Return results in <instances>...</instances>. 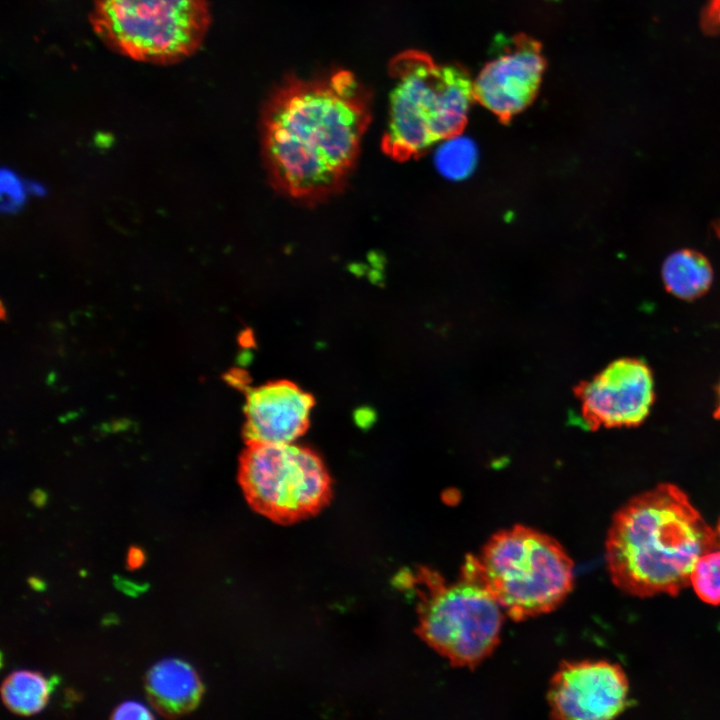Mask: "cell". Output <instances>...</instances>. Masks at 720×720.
Masks as SVG:
<instances>
[{
  "mask_svg": "<svg viewBox=\"0 0 720 720\" xmlns=\"http://www.w3.org/2000/svg\"><path fill=\"white\" fill-rule=\"evenodd\" d=\"M370 122L369 97L348 71L285 81L267 102L262 148L272 184L303 202L342 189Z\"/></svg>",
  "mask_w": 720,
  "mask_h": 720,
  "instance_id": "cell-1",
  "label": "cell"
},
{
  "mask_svg": "<svg viewBox=\"0 0 720 720\" xmlns=\"http://www.w3.org/2000/svg\"><path fill=\"white\" fill-rule=\"evenodd\" d=\"M605 546L612 582L637 597L677 595L690 584L697 560L720 548L716 530L672 484L625 504L612 521Z\"/></svg>",
  "mask_w": 720,
  "mask_h": 720,
  "instance_id": "cell-2",
  "label": "cell"
},
{
  "mask_svg": "<svg viewBox=\"0 0 720 720\" xmlns=\"http://www.w3.org/2000/svg\"><path fill=\"white\" fill-rule=\"evenodd\" d=\"M389 72L385 153L406 159L461 132L474 99L473 81L462 66L438 64L425 52L407 50L392 59Z\"/></svg>",
  "mask_w": 720,
  "mask_h": 720,
  "instance_id": "cell-3",
  "label": "cell"
},
{
  "mask_svg": "<svg viewBox=\"0 0 720 720\" xmlns=\"http://www.w3.org/2000/svg\"><path fill=\"white\" fill-rule=\"evenodd\" d=\"M461 572L480 583L515 621L548 613L573 586L574 566L554 538L515 526L493 535Z\"/></svg>",
  "mask_w": 720,
  "mask_h": 720,
  "instance_id": "cell-4",
  "label": "cell"
},
{
  "mask_svg": "<svg viewBox=\"0 0 720 720\" xmlns=\"http://www.w3.org/2000/svg\"><path fill=\"white\" fill-rule=\"evenodd\" d=\"M399 583L417 592L416 633L450 664L472 668L496 648L503 610L480 583L462 572L447 582L427 567L402 574Z\"/></svg>",
  "mask_w": 720,
  "mask_h": 720,
  "instance_id": "cell-5",
  "label": "cell"
},
{
  "mask_svg": "<svg viewBox=\"0 0 720 720\" xmlns=\"http://www.w3.org/2000/svg\"><path fill=\"white\" fill-rule=\"evenodd\" d=\"M89 21L112 51L171 65L194 55L211 21L207 0H91Z\"/></svg>",
  "mask_w": 720,
  "mask_h": 720,
  "instance_id": "cell-6",
  "label": "cell"
},
{
  "mask_svg": "<svg viewBox=\"0 0 720 720\" xmlns=\"http://www.w3.org/2000/svg\"><path fill=\"white\" fill-rule=\"evenodd\" d=\"M238 481L249 506L282 525L316 515L332 498L331 478L322 459L294 443L246 444Z\"/></svg>",
  "mask_w": 720,
  "mask_h": 720,
  "instance_id": "cell-7",
  "label": "cell"
},
{
  "mask_svg": "<svg viewBox=\"0 0 720 720\" xmlns=\"http://www.w3.org/2000/svg\"><path fill=\"white\" fill-rule=\"evenodd\" d=\"M494 48L496 55L473 81L474 99L509 120L536 97L546 62L540 43L524 34L502 37Z\"/></svg>",
  "mask_w": 720,
  "mask_h": 720,
  "instance_id": "cell-8",
  "label": "cell"
},
{
  "mask_svg": "<svg viewBox=\"0 0 720 720\" xmlns=\"http://www.w3.org/2000/svg\"><path fill=\"white\" fill-rule=\"evenodd\" d=\"M629 683L623 669L607 661L565 662L548 690L552 717L602 720L621 714L629 705Z\"/></svg>",
  "mask_w": 720,
  "mask_h": 720,
  "instance_id": "cell-9",
  "label": "cell"
},
{
  "mask_svg": "<svg viewBox=\"0 0 720 720\" xmlns=\"http://www.w3.org/2000/svg\"><path fill=\"white\" fill-rule=\"evenodd\" d=\"M580 398L584 417L593 426L638 425L654 401L651 370L639 359L616 360L582 387Z\"/></svg>",
  "mask_w": 720,
  "mask_h": 720,
  "instance_id": "cell-10",
  "label": "cell"
},
{
  "mask_svg": "<svg viewBox=\"0 0 720 720\" xmlns=\"http://www.w3.org/2000/svg\"><path fill=\"white\" fill-rule=\"evenodd\" d=\"M313 396L289 380H276L246 392L245 444L293 443L310 424Z\"/></svg>",
  "mask_w": 720,
  "mask_h": 720,
  "instance_id": "cell-11",
  "label": "cell"
},
{
  "mask_svg": "<svg viewBox=\"0 0 720 720\" xmlns=\"http://www.w3.org/2000/svg\"><path fill=\"white\" fill-rule=\"evenodd\" d=\"M145 690L154 709L168 718L185 715L199 704L203 684L188 663L165 659L156 663L145 677Z\"/></svg>",
  "mask_w": 720,
  "mask_h": 720,
  "instance_id": "cell-12",
  "label": "cell"
},
{
  "mask_svg": "<svg viewBox=\"0 0 720 720\" xmlns=\"http://www.w3.org/2000/svg\"><path fill=\"white\" fill-rule=\"evenodd\" d=\"M662 280L666 290L683 300H694L711 287L713 270L700 252L685 248L671 253L664 261Z\"/></svg>",
  "mask_w": 720,
  "mask_h": 720,
  "instance_id": "cell-13",
  "label": "cell"
},
{
  "mask_svg": "<svg viewBox=\"0 0 720 720\" xmlns=\"http://www.w3.org/2000/svg\"><path fill=\"white\" fill-rule=\"evenodd\" d=\"M51 690V681L41 673L20 670L6 677L1 687V695L5 706L11 712L29 716L45 707Z\"/></svg>",
  "mask_w": 720,
  "mask_h": 720,
  "instance_id": "cell-14",
  "label": "cell"
},
{
  "mask_svg": "<svg viewBox=\"0 0 720 720\" xmlns=\"http://www.w3.org/2000/svg\"><path fill=\"white\" fill-rule=\"evenodd\" d=\"M439 141L433 160L440 175L452 181L469 177L478 162V149L473 140L457 133Z\"/></svg>",
  "mask_w": 720,
  "mask_h": 720,
  "instance_id": "cell-15",
  "label": "cell"
},
{
  "mask_svg": "<svg viewBox=\"0 0 720 720\" xmlns=\"http://www.w3.org/2000/svg\"><path fill=\"white\" fill-rule=\"evenodd\" d=\"M690 585L705 603L720 604V548L703 554L697 560L690 575Z\"/></svg>",
  "mask_w": 720,
  "mask_h": 720,
  "instance_id": "cell-16",
  "label": "cell"
},
{
  "mask_svg": "<svg viewBox=\"0 0 720 720\" xmlns=\"http://www.w3.org/2000/svg\"><path fill=\"white\" fill-rule=\"evenodd\" d=\"M26 184L10 169L1 171V208L11 213L17 211L24 204L26 197Z\"/></svg>",
  "mask_w": 720,
  "mask_h": 720,
  "instance_id": "cell-17",
  "label": "cell"
},
{
  "mask_svg": "<svg viewBox=\"0 0 720 720\" xmlns=\"http://www.w3.org/2000/svg\"><path fill=\"white\" fill-rule=\"evenodd\" d=\"M111 719H152L153 715L141 703L126 701L118 705L111 714Z\"/></svg>",
  "mask_w": 720,
  "mask_h": 720,
  "instance_id": "cell-18",
  "label": "cell"
},
{
  "mask_svg": "<svg viewBox=\"0 0 720 720\" xmlns=\"http://www.w3.org/2000/svg\"><path fill=\"white\" fill-rule=\"evenodd\" d=\"M145 561V553L138 546H131L127 552L126 566L130 570L138 569Z\"/></svg>",
  "mask_w": 720,
  "mask_h": 720,
  "instance_id": "cell-19",
  "label": "cell"
},
{
  "mask_svg": "<svg viewBox=\"0 0 720 720\" xmlns=\"http://www.w3.org/2000/svg\"><path fill=\"white\" fill-rule=\"evenodd\" d=\"M31 500L36 506H43L47 502V494L41 489H36L31 494Z\"/></svg>",
  "mask_w": 720,
  "mask_h": 720,
  "instance_id": "cell-20",
  "label": "cell"
},
{
  "mask_svg": "<svg viewBox=\"0 0 720 720\" xmlns=\"http://www.w3.org/2000/svg\"><path fill=\"white\" fill-rule=\"evenodd\" d=\"M26 186H27L28 192L34 193L38 196H42L46 192L45 187L36 182L26 181Z\"/></svg>",
  "mask_w": 720,
  "mask_h": 720,
  "instance_id": "cell-21",
  "label": "cell"
},
{
  "mask_svg": "<svg viewBox=\"0 0 720 720\" xmlns=\"http://www.w3.org/2000/svg\"><path fill=\"white\" fill-rule=\"evenodd\" d=\"M129 421L127 419L116 420L110 425V430L114 432L124 431L128 428Z\"/></svg>",
  "mask_w": 720,
  "mask_h": 720,
  "instance_id": "cell-22",
  "label": "cell"
},
{
  "mask_svg": "<svg viewBox=\"0 0 720 720\" xmlns=\"http://www.w3.org/2000/svg\"><path fill=\"white\" fill-rule=\"evenodd\" d=\"M712 226H713V229H714V232H715L716 236H717L718 239L720 240V219L715 220V221L713 222V225H712Z\"/></svg>",
  "mask_w": 720,
  "mask_h": 720,
  "instance_id": "cell-23",
  "label": "cell"
},
{
  "mask_svg": "<svg viewBox=\"0 0 720 720\" xmlns=\"http://www.w3.org/2000/svg\"><path fill=\"white\" fill-rule=\"evenodd\" d=\"M717 394H718V398H717V407H716L715 416L720 420V383L718 386Z\"/></svg>",
  "mask_w": 720,
  "mask_h": 720,
  "instance_id": "cell-24",
  "label": "cell"
},
{
  "mask_svg": "<svg viewBox=\"0 0 720 720\" xmlns=\"http://www.w3.org/2000/svg\"><path fill=\"white\" fill-rule=\"evenodd\" d=\"M713 11L716 13L717 17L720 20V0H715L713 4Z\"/></svg>",
  "mask_w": 720,
  "mask_h": 720,
  "instance_id": "cell-25",
  "label": "cell"
},
{
  "mask_svg": "<svg viewBox=\"0 0 720 720\" xmlns=\"http://www.w3.org/2000/svg\"><path fill=\"white\" fill-rule=\"evenodd\" d=\"M715 530H716V533H717L718 542H719V547H720V519H719V521H718V524H717Z\"/></svg>",
  "mask_w": 720,
  "mask_h": 720,
  "instance_id": "cell-26",
  "label": "cell"
}]
</instances>
